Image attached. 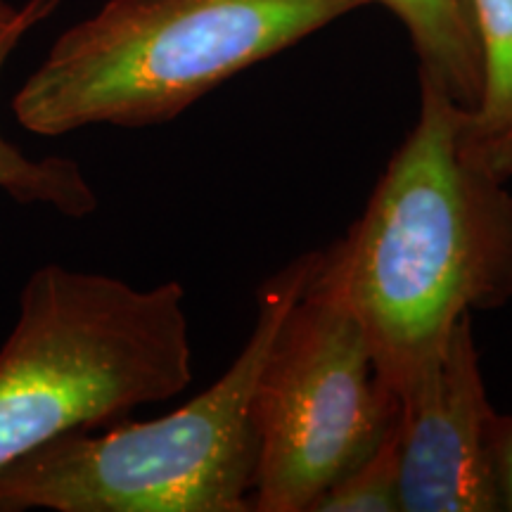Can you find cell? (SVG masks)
<instances>
[{
    "label": "cell",
    "instance_id": "cell-1",
    "mask_svg": "<svg viewBox=\"0 0 512 512\" xmlns=\"http://www.w3.org/2000/svg\"><path fill=\"white\" fill-rule=\"evenodd\" d=\"M467 112L420 76V112L318 283L361 325L384 387L403 382L458 320L512 299V192L470 143Z\"/></svg>",
    "mask_w": 512,
    "mask_h": 512
},
{
    "label": "cell",
    "instance_id": "cell-2",
    "mask_svg": "<svg viewBox=\"0 0 512 512\" xmlns=\"http://www.w3.org/2000/svg\"><path fill=\"white\" fill-rule=\"evenodd\" d=\"M366 0H107L62 31L12 95L34 136L88 126L143 128L181 117L254 64Z\"/></svg>",
    "mask_w": 512,
    "mask_h": 512
},
{
    "label": "cell",
    "instance_id": "cell-3",
    "mask_svg": "<svg viewBox=\"0 0 512 512\" xmlns=\"http://www.w3.org/2000/svg\"><path fill=\"white\" fill-rule=\"evenodd\" d=\"M302 254L259 292L245 347L176 411L62 434L0 470V512H249L259 465L254 394L275 332L316 273Z\"/></svg>",
    "mask_w": 512,
    "mask_h": 512
},
{
    "label": "cell",
    "instance_id": "cell-4",
    "mask_svg": "<svg viewBox=\"0 0 512 512\" xmlns=\"http://www.w3.org/2000/svg\"><path fill=\"white\" fill-rule=\"evenodd\" d=\"M192 382L185 290L46 264L19 292L0 347V470L62 434L95 430Z\"/></svg>",
    "mask_w": 512,
    "mask_h": 512
},
{
    "label": "cell",
    "instance_id": "cell-5",
    "mask_svg": "<svg viewBox=\"0 0 512 512\" xmlns=\"http://www.w3.org/2000/svg\"><path fill=\"white\" fill-rule=\"evenodd\" d=\"M394 418L396 396L384 387L361 325L313 273L256 382L252 512H311L382 444Z\"/></svg>",
    "mask_w": 512,
    "mask_h": 512
},
{
    "label": "cell",
    "instance_id": "cell-6",
    "mask_svg": "<svg viewBox=\"0 0 512 512\" xmlns=\"http://www.w3.org/2000/svg\"><path fill=\"white\" fill-rule=\"evenodd\" d=\"M394 396L401 512L503 510L505 418L486 396L472 316Z\"/></svg>",
    "mask_w": 512,
    "mask_h": 512
},
{
    "label": "cell",
    "instance_id": "cell-7",
    "mask_svg": "<svg viewBox=\"0 0 512 512\" xmlns=\"http://www.w3.org/2000/svg\"><path fill=\"white\" fill-rule=\"evenodd\" d=\"M62 0H24L17 15L0 27V76L10 57L38 24L53 17ZM0 192L22 204H41L67 216L83 219L98 209V195L79 162L69 157H29L0 133Z\"/></svg>",
    "mask_w": 512,
    "mask_h": 512
},
{
    "label": "cell",
    "instance_id": "cell-8",
    "mask_svg": "<svg viewBox=\"0 0 512 512\" xmlns=\"http://www.w3.org/2000/svg\"><path fill=\"white\" fill-rule=\"evenodd\" d=\"M380 3L403 24L420 60V76L437 83L465 110L482 86L479 43L467 0H366Z\"/></svg>",
    "mask_w": 512,
    "mask_h": 512
},
{
    "label": "cell",
    "instance_id": "cell-9",
    "mask_svg": "<svg viewBox=\"0 0 512 512\" xmlns=\"http://www.w3.org/2000/svg\"><path fill=\"white\" fill-rule=\"evenodd\" d=\"M479 43L482 86L467 112L477 155L503 181L512 178V0H467Z\"/></svg>",
    "mask_w": 512,
    "mask_h": 512
},
{
    "label": "cell",
    "instance_id": "cell-10",
    "mask_svg": "<svg viewBox=\"0 0 512 512\" xmlns=\"http://www.w3.org/2000/svg\"><path fill=\"white\" fill-rule=\"evenodd\" d=\"M311 512H401L394 425L363 463L318 498Z\"/></svg>",
    "mask_w": 512,
    "mask_h": 512
},
{
    "label": "cell",
    "instance_id": "cell-11",
    "mask_svg": "<svg viewBox=\"0 0 512 512\" xmlns=\"http://www.w3.org/2000/svg\"><path fill=\"white\" fill-rule=\"evenodd\" d=\"M501 491H503V510L512 512V418H505V430H503Z\"/></svg>",
    "mask_w": 512,
    "mask_h": 512
},
{
    "label": "cell",
    "instance_id": "cell-12",
    "mask_svg": "<svg viewBox=\"0 0 512 512\" xmlns=\"http://www.w3.org/2000/svg\"><path fill=\"white\" fill-rule=\"evenodd\" d=\"M17 10H19V5L12 3V0H0V27H3V24H8L10 19L17 15Z\"/></svg>",
    "mask_w": 512,
    "mask_h": 512
}]
</instances>
